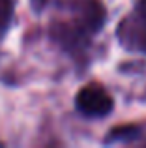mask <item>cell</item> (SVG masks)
<instances>
[{
  "instance_id": "1",
  "label": "cell",
  "mask_w": 146,
  "mask_h": 148,
  "mask_svg": "<svg viewBox=\"0 0 146 148\" xmlns=\"http://www.w3.org/2000/svg\"><path fill=\"white\" fill-rule=\"evenodd\" d=\"M47 8L49 41L68 58L86 62L94 41L107 25L103 0H47L43 10Z\"/></svg>"
},
{
  "instance_id": "2",
  "label": "cell",
  "mask_w": 146,
  "mask_h": 148,
  "mask_svg": "<svg viewBox=\"0 0 146 148\" xmlns=\"http://www.w3.org/2000/svg\"><path fill=\"white\" fill-rule=\"evenodd\" d=\"M114 38L128 53L146 56V0H135L131 10L118 21Z\"/></svg>"
},
{
  "instance_id": "3",
  "label": "cell",
  "mask_w": 146,
  "mask_h": 148,
  "mask_svg": "<svg viewBox=\"0 0 146 148\" xmlns=\"http://www.w3.org/2000/svg\"><path fill=\"white\" fill-rule=\"evenodd\" d=\"M73 107L84 120H103L114 111V98L105 84L90 81L75 92Z\"/></svg>"
},
{
  "instance_id": "4",
  "label": "cell",
  "mask_w": 146,
  "mask_h": 148,
  "mask_svg": "<svg viewBox=\"0 0 146 148\" xmlns=\"http://www.w3.org/2000/svg\"><path fill=\"white\" fill-rule=\"evenodd\" d=\"M103 145H146V127L143 124H120L107 131Z\"/></svg>"
},
{
  "instance_id": "5",
  "label": "cell",
  "mask_w": 146,
  "mask_h": 148,
  "mask_svg": "<svg viewBox=\"0 0 146 148\" xmlns=\"http://www.w3.org/2000/svg\"><path fill=\"white\" fill-rule=\"evenodd\" d=\"M17 0H0V40L8 36L15 19Z\"/></svg>"
}]
</instances>
